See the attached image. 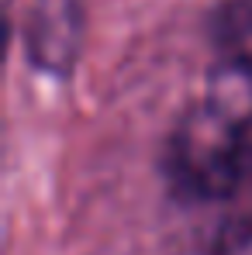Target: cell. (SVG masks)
<instances>
[{
    "label": "cell",
    "instance_id": "cell-5",
    "mask_svg": "<svg viewBox=\"0 0 252 255\" xmlns=\"http://www.w3.org/2000/svg\"><path fill=\"white\" fill-rule=\"evenodd\" d=\"M211 255H252V217L225 224L211 245Z\"/></svg>",
    "mask_w": 252,
    "mask_h": 255
},
{
    "label": "cell",
    "instance_id": "cell-1",
    "mask_svg": "<svg viewBox=\"0 0 252 255\" xmlns=\"http://www.w3.org/2000/svg\"><path fill=\"white\" fill-rule=\"evenodd\" d=\"M163 176L176 197L201 204L252 193V128L204 100L173 125Z\"/></svg>",
    "mask_w": 252,
    "mask_h": 255
},
{
    "label": "cell",
    "instance_id": "cell-2",
    "mask_svg": "<svg viewBox=\"0 0 252 255\" xmlns=\"http://www.w3.org/2000/svg\"><path fill=\"white\" fill-rule=\"evenodd\" d=\"M83 42L80 0H35L24 17L28 59L45 73H66Z\"/></svg>",
    "mask_w": 252,
    "mask_h": 255
},
{
    "label": "cell",
    "instance_id": "cell-4",
    "mask_svg": "<svg viewBox=\"0 0 252 255\" xmlns=\"http://www.w3.org/2000/svg\"><path fill=\"white\" fill-rule=\"evenodd\" d=\"M208 31L218 55H252V0H218Z\"/></svg>",
    "mask_w": 252,
    "mask_h": 255
},
{
    "label": "cell",
    "instance_id": "cell-6",
    "mask_svg": "<svg viewBox=\"0 0 252 255\" xmlns=\"http://www.w3.org/2000/svg\"><path fill=\"white\" fill-rule=\"evenodd\" d=\"M208 255H211V252H208Z\"/></svg>",
    "mask_w": 252,
    "mask_h": 255
},
{
    "label": "cell",
    "instance_id": "cell-3",
    "mask_svg": "<svg viewBox=\"0 0 252 255\" xmlns=\"http://www.w3.org/2000/svg\"><path fill=\"white\" fill-rule=\"evenodd\" d=\"M208 104L252 128V55H218L208 76Z\"/></svg>",
    "mask_w": 252,
    "mask_h": 255
}]
</instances>
